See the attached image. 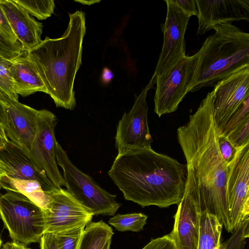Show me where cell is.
<instances>
[{
    "mask_svg": "<svg viewBox=\"0 0 249 249\" xmlns=\"http://www.w3.org/2000/svg\"><path fill=\"white\" fill-rule=\"evenodd\" d=\"M217 134L209 92L188 123L178 128L177 138L187 162L186 182L201 212L215 215L231 233L226 196L228 164L220 154Z\"/></svg>",
    "mask_w": 249,
    "mask_h": 249,
    "instance_id": "1",
    "label": "cell"
},
{
    "mask_svg": "<svg viewBox=\"0 0 249 249\" xmlns=\"http://www.w3.org/2000/svg\"><path fill=\"white\" fill-rule=\"evenodd\" d=\"M108 175L124 199L142 207L178 205L185 190L186 165L152 148L118 153Z\"/></svg>",
    "mask_w": 249,
    "mask_h": 249,
    "instance_id": "2",
    "label": "cell"
},
{
    "mask_svg": "<svg viewBox=\"0 0 249 249\" xmlns=\"http://www.w3.org/2000/svg\"><path fill=\"white\" fill-rule=\"evenodd\" d=\"M68 27L61 37L46 36L36 46L26 52L56 107L73 110L76 106L73 86L82 64L85 14L81 11L69 14Z\"/></svg>",
    "mask_w": 249,
    "mask_h": 249,
    "instance_id": "3",
    "label": "cell"
},
{
    "mask_svg": "<svg viewBox=\"0 0 249 249\" xmlns=\"http://www.w3.org/2000/svg\"><path fill=\"white\" fill-rule=\"evenodd\" d=\"M213 29L214 33L197 52L198 60L188 93L214 87L249 66V34L230 22L216 25Z\"/></svg>",
    "mask_w": 249,
    "mask_h": 249,
    "instance_id": "4",
    "label": "cell"
},
{
    "mask_svg": "<svg viewBox=\"0 0 249 249\" xmlns=\"http://www.w3.org/2000/svg\"><path fill=\"white\" fill-rule=\"evenodd\" d=\"M0 217L14 242H38L45 232L44 210L19 192L0 195Z\"/></svg>",
    "mask_w": 249,
    "mask_h": 249,
    "instance_id": "5",
    "label": "cell"
},
{
    "mask_svg": "<svg viewBox=\"0 0 249 249\" xmlns=\"http://www.w3.org/2000/svg\"><path fill=\"white\" fill-rule=\"evenodd\" d=\"M55 154L56 163L63 170L67 191L93 216L114 215L121 206L116 199V196L101 188L77 168L57 141Z\"/></svg>",
    "mask_w": 249,
    "mask_h": 249,
    "instance_id": "6",
    "label": "cell"
},
{
    "mask_svg": "<svg viewBox=\"0 0 249 249\" xmlns=\"http://www.w3.org/2000/svg\"><path fill=\"white\" fill-rule=\"evenodd\" d=\"M198 60L196 53L186 55L168 70L155 76L154 112L161 115L175 111L188 93Z\"/></svg>",
    "mask_w": 249,
    "mask_h": 249,
    "instance_id": "7",
    "label": "cell"
},
{
    "mask_svg": "<svg viewBox=\"0 0 249 249\" xmlns=\"http://www.w3.org/2000/svg\"><path fill=\"white\" fill-rule=\"evenodd\" d=\"M155 83V76L153 74L136 98L131 109L125 112L118 122L115 137L118 153L151 148L153 139L148 124L146 97L148 90Z\"/></svg>",
    "mask_w": 249,
    "mask_h": 249,
    "instance_id": "8",
    "label": "cell"
},
{
    "mask_svg": "<svg viewBox=\"0 0 249 249\" xmlns=\"http://www.w3.org/2000/svg\"><path fill=\"white\" fill-rule=\"evenodd\" d=\"M249 144L228 164L226 196L232 231L249 217Z\"/></svg>",
    "mask_w": 249,
    "mask_h": 249,
    "instance_id": "9",
    "label": "cell"
},
{
    "mask_svg": "<svg viewBox=\"0 0 249 249\" xmlns=\"http://www.w3.org/2000/svg\"><path fill=\"white\" fill-rule=\"evenodd\" d=\"M55 115L46 109L39 110L36 135L28 155L37 169L56 188L65 186L57 167L55 154Z\"/></svg>",
    "mask_w": 249,
    "mask_h": 249,
    "instance_id": "10",
    "label": "cell"
},
{
    "mask_svg": "<svg viewBox=\"0 0 249 249\" xmlns=\"http://www.w3.org/2000/svg\"><path fill=\"white\" fill-rule=\"evenodd\" d=\"M50 197L45 213V232L57 233L91 222L89 213L67 190L62 188L46 192Z\"/></svg>",
    "mask_w": 249,
    "mask_h": 249,
    "instance_id": "11",
    "label": "cell"
},
{
    "mask_svg": "<svg viewBox=\"0 0 249 249\" xmlns=\"http://www.w3.org/2000/svg\"><path fill=\"white\" fill-rule=\"evenodd\" d=\"M167 5L165 20L162 24L163 42L153 73L155 76L168 70L186 55L185 34L190 17L174 0H165Z\"/></svg>",
    "mask_w": 249,
    "mask_h": 249,
    "instance_id": "12",
    "label": "cell"
},
{
    "mask_svg": "<svg viewBox=\"0 0 249 249\" xmlns=\"http://www.w3.org/2000/svg\"><path fill=\"white\" fill-rule=\"evenodd\" d=\"M210 92L213 118L219 132L249 95V66L219 81Z\"/></svg>",
    "mask_w": 249,
    "mask_h": 249,
    "instance_id": "13",
    "label": "cell"
},
{
    "mask_svg": "<svg viewBox=\"0 0 249 249\" xmlns=\"http://www.w3.org/2000/svg\"><path fill=\"white\" fill-rule=\"evenodd\" d=\"M201 213L192 187L186 182L184 194L178 204L170 233L177 249H197Z\"/></svg>",
    "mask_w": 249,
    "mask_h": 249,
    "instance_id": "14",
    "label": "cell"
},
{
    "mask_svg": "<svg viewBox=\"0 0 249 249\" xmlns=\"http://www.w3.org/2000/svg\"><path fill=\"white\" fill-rule=\"evenodd\" d=\"M196 3L197 35H203L219 24L249 21V0H196Z\"/></svg>",
    "mask_w": 249,
    "mask_h": 249,
    "instance_id": "15",
    "label": "cell"
},
{
    "mask_svg": "<svg viewBox=\"0 0 249 249\" xmlns=\"http://www.w3.org/2000/svg\"><path fill=\"white\" fill-rule=\"evenodd\" d=\"M38 113L39 110L9 99L5 134L10 141L28 153L36 135Z\"/></svg>",
    "mask_w": 249,
    "mask_h": 249,
    "instance_id": "16",
    "label": "cell"
},
{
    "mask_svg": "<svg viewBox=\"0 0 249 249\" xmlns=\"http://www.w3.org/2000/svg\"><path fill=\"white\" fill-rule=\"evenodd\" d=\"M0 6L24 52L41 42V22L36 20L15 0H0Z\"/></svg>",
    "mask_w": 249,
    "mask_h": 249,
    "instance_id": "17",
    "label": "cell"
},
{
    "mask_svg": "<svg viewBox=\"0 0 249 249\" xmlns=\"http://www.w3.org/2000/svg\"><path fill=\"white\" fill-rule=\"evenodd\" d=\"M0 163L5 168L6 176L8 177L37 181L45 192L56 188L37 169L28 152L9 140L0 149Z\"/></svg>",
    "mask_w": 249,
    "mask_h": 249,
    "instance_id": "18",
    "label": "cell"
},
{
    "mask_svg": "<svg viewBox=\"0 0 249 249\" xmlns=\"http://www.w3.org/2000/svg\"><path fill=\"white\" fill-rule=\"evenodd\" d=\"M23 54L10 61V72L17 93L22 97L38 91L48 94L47 89L34 64L25 54L24 56Z\"/></svg>",
    "mask_w": 249,
    "mask_h": 249,
    "instance_id": "19",
    "label": "cell"
},
{
    "mask_svg": "<svg viewBox=\"0 0 249 249\" xmlns=\"http://www.w3.org/2000/svg\"><path fill=\"white\" fill-rule=\"evenodd\" d=\"M0 185L6 191L17 192L24 195L44 210L49 203V195L37 181L12 178L5 175L0 178Z\"/></svg>",
    "mask_w": 249,
    "mask_h": 249,
    "instance_id": "20",
    "label": "cell"
},
{
    "mask_svg": "<svg viewBox=\"0 0 249 249\" xmlns=\"http://www.w3.org/2000/svg\"><path fill=\"white\" fill-rule=\"evenodd\" d=\"M222 228L215 215L205 211L201 212L197 249H220Z\"/></svg>",
    "mask_w": 249,
    "mask_h": 249,
    "instance_id": "21",
    "label": "cell"
},
{
    "mask_svg": "<svg viewBox=\"0 0 249 249\" xmlns=\"http://www.w3.org/2000/svg\"><path fill=\"white\" fill-rule=\"evenodd\" d=\"M114 234L104 221L91 222L85 228L79 249H103Z\"/></svg>",
    "mask_w": 249,
    "mask_h": 249,
    "instance_id": "22",
    "label": "cell"
},
{
    "mask_svg": "<svg viewBox=\"0 0 249 249\" xmlns=\"http://www.w3.org/2000/svg\"><path fill=\"white\" fill-rule=\"evenodd\" d=\"M147 216L141 213L118 214L110 218L108 223L120 231L139 232L146 224Z\"/></svg>",
    "mask_w": 249,
    "mask_h": 249,
    "instance_id": "23",
    "label": "cell"
},
{
    "mask_svg": "<svg viewBox=\"0 0 249 249\" xmlns=\"http://www.w3.org/2000/svg\"><path fill=\"white\" fill-rule=\"evenodd\" d=\"M30 15L39 20H45L53 13V0H15Z\"/></svg>",
    "mask_w": 249,
    "mask_h": 249,
    "instance_id": "24",
    "label": "cell"
},
{
    "mask_svg": "<svg viewBox=\"0 0 249 249\" xmlns=\"http://www.w3.org/2000/svg\"><path fill=\"white\" fill-rule=\"evenodd\" d=\"M249 122V95L244 100L238 109L230 117L228 121L217 133L227 137L237 128Z\"/></svg>",
    "mask_w": 249,
    "mask_h": 249,
    "instance_id": "25",
    "label": "cell"
},
{
    "mask_svg": "<svg viewBox=\"0 0 249 249\" xmlns=\"http://www.w3.org/2000/svg\"><path fill=\"white\" fill-rule=\"evenodd\" d=\"M10 61L0 58V90L9 99L18 101V95L10 72Z\"/></svg>",
    "mask_w": 249,
    "mask_h": 249,
    "instance_id": "26",
    "label": "cell"
},
{
    "mask_svg": "<svg viewBox=\"0 0 249 249\" xmlns=\"http://www.w3.org/2000/svg\"><path fill=\"white\" fill-rule=\"evenodd\" d=\"M85 227L61 231L55 234L58 249H79Z\"/></svg>",
    "mask_w": 249,
    "mask_h": 249,
    "instance_id": "27",
    "label": "cell"
},
{
    "mask_svg": "<svg viewBox=\"0 0 249 249\" xmlns=\"http://www.w3.org/2000/svg\"><path fill=\"white\" fill-rule=\"evenodd\" d=\"M249 237V217L231 233V237L222 245L226 249H244L246 240Z\"/></svg>",
    "mask_w": 249,
    "mask_h": 249,
    "instance_id": "28",
    "label": "cell"
},
{
    "mask_svg": "<svg viewBox=\"0 0 249 249\" xmlns=\"http://www.w3.org/2000/svg\"><path fill=\"white\" fill-rule=\"evenodd\" d=\"M24 53L20 44L14 43L7 38L0 30V58L10 61Z\"/></svg>",
    "mask_w": 249,
    "mask_h": 249,
    "instance_id": "29",
    "label": "cell"
},
{
    "mask_svg": "<svg viewBox=\"0 0 249 249\" xmlns=\"http://www.w3.org/2000/svg\"><path fill=\"white\" fill-rule=\"evenodd\" d=\"M217 143L220 154L228 164L234 158L238 149L223 134L217 133Z\"/></svg>",
    "mask_w": 249,
    "mask_h": 249,
    "instance_id": "30",
    "label": "cell"
},
{
    "mask_svg": "<svg viewBox=\"0 0 249 249\" xmlns=\"http://www.w3.org/2000/svg\"><path fill=\"white\" fill-rule=\"evenodd\" d=\"M0 30L11 41L20 44L0 6Z\"/></svg>",
    "mask_w": 249,
    "mask_h": 249,
    "instance_id": "31",
    "label": "cell"
},
{
    "mask_svg": "<svg viewBox=\"0 0 249 249\" xmlns=\"http://www.w3.org/2000/svg\"><path fill=\"white\" fill-rule=\"evenodd\" d=\"M177 5L190 17L197 15L196 0H174Z\"/></svg>",
    "mask_w": 249,
    "mask_h": 249,
    "instance_id": "32",
    "label": "cell"
},
{
    "mask_svg": "<svg viewBox=\"0 0 249 249\" xmlns=\"http://www.w3.org/2000/svg\"><path fill=\"white\" fill-rule=\"evenodd\" d=\"M40 249H58L55 234L45 233L40 240Z\"/></svg>",
    "mask_w": 249,
    "mask_h": 249,
    "instance_id": "33",
    "label": "cell"
},
{
    "mask_svg": "<svg viewBox=\"0 0 249 249\" xmlns=\"http://www.w3.org/2000/svg\"><path fill=\"white\" fill-rule=\"evenodd\" d=\"M114 76L112 71L107 67L103 69L101 76V80L104 84H108L112 80Z\"/></svg>",
    "mask_w": 249,
    "mask_h": 249,
    "instance_id": "34",
    "label": "cell"
},
{
    "mask_svg": "<svg viewBox=\"0 0 249 249\" xmlns=\"http://www.w3.org/2000/svg\"><path fill=\"white\" fill-rule=\"evenodd\" d=\"M7 124V107L0 100V124L3 127Z\"/></svg>",
    "mask_w": 249,
    "mask_h": 249,
    "instance_id": "35",
    "label": "cell"
},
{
    "mask_svg": "<svg viewBox=\"0 0 249 249\" xmlns=\"http://www.w3.org/2000/svg\"><path fill=\"white\" fill-rule=\"evenodd\" d=\"M1 249H30L25 245L16 242H10L5 243Z\"/></svg>",
    "mask_w": 249,
    "mask_h": 249,
    "instance_id": "36",
    "label": "cell"
},
{
    "mask_svg": "<svg viewBox=\"0 0 249 249\" xmlns=\"http://www.w3.org/2000/svg\"><path fill=\"white\" fill-rule=\"evenodd\" d=\"M4 127L0 124V149L2 148L8 141Z\"/></svg>",
    "mask_w": 249,
    "mask_h": 249,
    "instance_id": "37",
    "label": "cell"
},
{
    "mask_svg": "<svg viewBox=\"0 0 249 249\" xmlns=\"http://www.w3.org/2000/svg\"><path fill=\"white\" fill-rule=\"evenodd\" d=\"M74 1L79 2V3H81L82 4L89 5L94 4L95 3H98L100 1V0H74Z\"/></svg>",
    "mask_w": 249,
    "mask_h": 249,
    "instance_id": "38",
    "label": "cell"
},
{
    "mask_svg": "<svg viewBox=\"0 0 249 249\" xmlns=\"http://www.w3.org/2000/svg\"><path fill=\"white\" fill-rule=\"evenodd\" d=\"M9 98H7L0 90V100L7 107Z\"/></svg>",
    "mask_w": 249,
    "mask_h": 249,
    "instance_id": "39",
    "label": "cell"
},
{
    "mask_svg": "<svg viewBox=\"0 0 249 249\" xmlns=\"http://www.w3.org/2000/svg\"><path fill=\"white\" fill-rule=\"evenodd\" d=\"M6 175V169L4 166L0 164V178Z\"/></svg>",
    "mask_w": 249,
    "mask_h": 249,
    "instance_id": "40",
    "label": "cell"
},
{
    "mask_svg": "<svg viewBox=\"0 0 249 249\" xmlns=\"http://www.w3.org/2000/svg\"><path fill=\"white\" fill-rule=\"evenodd\" d=\"M111 242V240L108 241L107 243L105 244L103 249H110Z\"/></svg>",
    "mask_w": 249,
    "mask_h": 249,
    "instance_id": "41",
    "label": "cell"
},
{
    "mask_svg": "<svg viewBox=\"0 0 249 249\" xmlns=\"http://www.w3.org/2000/svg\"><path fill=\"white\" fill-rule=\"evenodd\" d=\"M2 240L0 238V248H1V245H2Z\"/></svg>",
    "mask_w": 249,
    "mask_h": 249,
    "instance_id": "42",
    "label": "cell"
},
{
    "mask_svg": "<svg viewBox=\"0 0 249 249\" xmlns=\"http://www.w3.org/2000/svg\"><path fill=\"white\" fill-rule=\"evenodd\" d=\"M0 188H1V186H0Z\"/></svg>",
    "mask_w": 249,
    "mask_h": 249,
    "instance_id": "43",
    "label": "cell"
},
{
    "mask_svg": "<svg viewBox=\"0 0 249 249\" xmlns=\"http://www.w3.org/2000/svg\"><path fill=\"white\" fill-rule=\"evenodd\" d=\"M0 164H1V163H0Z\"/></svg>",
    "mask_w": 249,
    "mask_h": 249,
    "instance_id": "44",
    "label": "cell"
}]
</instances>
